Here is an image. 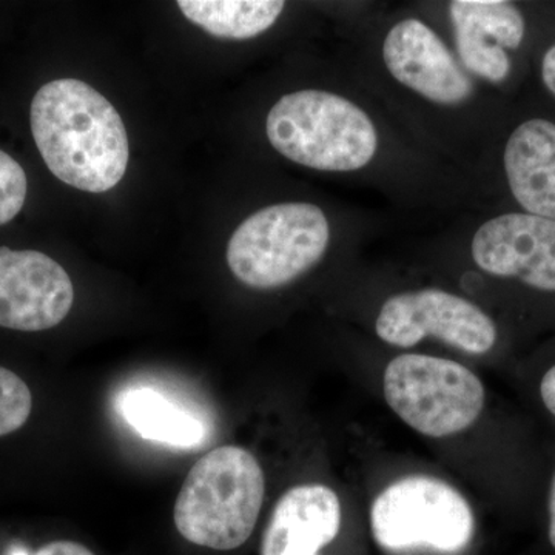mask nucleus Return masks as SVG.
<instances>
[{"label":"nucleus","mask_w":555,"mask_h":555,"mask_svg":"<svg viewBox=\"0 0 555 555\" xmlns=\"http://www.w3.org/2000/svg\"><path fill=\"white\" fill-rule=\"evenodd\" d=\"M387 72L401 86L440 105H459L473 94V80L456 64L454 54L425 22H398L383 42Z\"/></svg>","instance_id":"9d476101"},{"label":"nucleus","mask_w":555,"mask_h":555,"mask_svg":"<svg viewBox=\"0 0 555 555\" xmlns=\"http://www.w3.org/2000/svg\"><path fill=\"white\" fill-rule=\"evenodd\" d=\"M33 396L24 379L0 366V437L16 433L30 418Z\"/></svg>","instance_id":"f3484780"},{"label":"nucleus","mask_w":555,"mask_h":555,"mask_svg":"<svg viewBox=\"0 0 555 555\" xmlns=\"http://www.w3.org/2000/svg\"><path fill=\"white\" fill-rule=\"evenodd\" d=\"M375 331L390 346L408 349L434 337L473 356L489 352L496 341L494 321L483 310L440 288L406 292L387 299Z\"/></svg>","instance_id":"0eeeda50"},{"label":"nucleus","mask_w":555,"mask_h":555,"mask_svg":"<svg viewBox=\"0 0 555 555\" xmlns=\"http://www.w3.org/2000/svg\"><path fill=\"white\" fill-rule=\"evenodd\" d=\"M550 543L551 546L555 550V477L553 480V485H551V494H550Z\"/></svg>","instance_id":"4be33fe9"},{"label":"nucleus","mask_w":555,"mask_h":555,"mask_svg":"<svg viewBox=\"0 0 555 555\" xmlns=\"http://www.w3.org/2000/svg\"><path fill=\"white\" fill-rule=\"evenodd\" d=\"M27 175L17 160L0 150V225L17 217L27 199Z\"/></svg>","instance_id":"a211bd4d"},{"label":"nucleus","mask_w":555,"mask_h":555,"mask_svg":"<svg viewBox=\"0 0 555 555\" xmlns=\"http://www.w3.org/2000/svg\"><path fill=\"white\" fill-rule=\"evenodd\" d=\"M372 534L390 551L433 547L456 553L474 535V514L465 496L437 478L414 476L398 480L375 500Z\"/></svg>","instance_id":"423d86ee"},{"label":"nucleus","mask_w":555,"mask_h":555,"mask_svg":"<svg viewBox=\"0 0 555 555\" xmlns=\"http://www.w3.org/2000/svg\"><path fill=\"white\" fill-rule=\"evenodd\" d=\"M540 393L547 411L555 415V366L551 367L543 377Z\"/></svg>","instance_id":"aec40b11"},{"label":"nucleus","mask_w":555,"mask_h":555,"mask_svg":"<svg viewBox=\"0 0 555 555\" xmlns=\"http://www.w3.org/2000/svg\"><path fill=\"white\" fill-rule=\"evenodd\" d=\"M119 412L145 440L175 448H196L207 429L195 415L150 387H133L119 397Z\"/></svg>","instance_id":"ddd939ff"},{"label":"nucleus","mask_w":555,"mask_h":555,"mask_svg":"<svg viewBox=\"0 0 555 555\" xmlns=\"http://www.w3.org/2000/svg\"><path fill=\"white\" fill-rule=\"evenodd\" d=\"M451 14L454 25L456 50L466 69L489 82H503L509 76L511 61L506 51L496 46L483 33L477 30L469 21Z\"/></svg>","instance_id":"dca6fc26"},{"label":"nucleus","mask_w":555,"mask_h":555,"mask_svg":"<svg viewBox=\"0 0 555 555\" xmlns=\"http://www.w3.org/2000/svg\"><path fill=\"white\" fill-rule=\"evenodd\" d=\"M75 301L68 273L49 255L0 247V327L47 331L61 324Z\"/></svg>","instance_id":"6e6552de"},{"label":"nucleus","mask_w":555,"mask_h":555,"mask_svg":"<svg viewBox=\"0 0 555 555\" xmlns=\"http://www.w3.org/2000/svg\"><path fill=\"white\" fill-rule=\"evenodd\" d=\"M190 22L222 39H251L268 31L283 13L281 0H179Z\"/></svg>","instance_id":"4468645a"},{"label":"nucleus","mask_w":555,"mask_h":555,"mask_svg":"<svg viewBox=\"0 0 555 555\" xmlns=\"http://www.w3.org/2000/svg\"><path fill=\"white\" fill-rule=\"evenodd\" d=\"M266 133L284 158L313 170H360L378 150L371 116L352 101L323 90L281 98L270 108Z\"/></svg>","instance_id":"7ed1b4c3"},{"label":"nucleus","mask_w":555,"mask_h":555,"mask_svg":"<svg viewBox=\"0 0 555 555\" xmlns=\"http://www.w3.org/2000/svg\"><path fill=\"white\" fill-rule=\"evenodd\" d=\"M264 491V473L247 449H214L190 469L175 503V525L190 543L236 550L257 526Z\"/></svg>","instance_id":"f03ea898"},{"label":"nucleus","mask_w":555,"mask_h":555,"mask_svg":"<svg viewBox=\"0 0 555 555\" xmlns=\"http://www.w3.org/2000/svg\"><path fill=\"white\" fill-rule=\"evenodd\" d=\"M328 243L331 224L315 204H275L241 222L229 241L228 264L248 287L276 288L320 262Z\"/></svg>","instance_id":"20e7f679"},{"label":"nucleus","mask_w":555,"mask_h":555,"mask_svg":"<svg viewBox=\"0 0 555 555\" xmlns=\"http://www.w3.org/2000/svg\"><path fill=\"white\" fill-rule=\"evenodd\" d=\"M11 555H94L89 547L80 545V543L68 542H51L49 545L40 547L35 554H28L25 550L14 551Z\"/></svg>","instance_id":"6ab92c4d"},{"label":"nucleus","mask_w":555,"mask_h":555,"mask_svg":"<svg viewBox=\"0 0 555 555\" xmlns=\"http://www.w3.org/2000/svg\"><path fill=\"white\" fill-rule=\"evenodd\" d=\"M449 13L469 21L486 38L502 47L516 50L524 42L525 17L517 7L503 0H455L449 3Z\"/></svg>","instance_id":"2eb2a0df"},{"label":"nucleus","mask_w":555,"mask_h":555,"mask_svg":"<svg viewBox=\"0 0 555 555\" xmlns=\"http://www.w3.org/2000/svg\"><path fill=\"white\" fill-rule=\"evenodd\" d=\"M383 392L406 425L434 438L463 433L485 406V387L469 369L418 353L393 358L387 364Z\"/></svg>","instance_id":"39448f33"},{"label":"nucleus","mask_w":555,"mask_h":555,"mask_svg":"<svg viewBox=\"0 0 555 555\" xmlns=\"http://www.w3.org/2000/svg\"><path fill=\"white\" fill-rule=\"evenodd\" d=\"M507 184L526 214L555 221V124L529 119L505 147Z\"/></svg>","instance_id":"f8f14e48"},{"label":"nucleus","mask_w":555,"mask_h":555,"mask_svg":"<svg viewBox=\"0 0 555 555\" xmlns=\"http://www.w3.org/2000/svg\"><path fill=\"white\" fill-rule=\"evenodd\" d=\"M542 79L546 89L555 96V46L551 47L543 56Z\"/></svg>","instance_id":"412c9836"},{"label":"nucleus","mask_w":555,"mask_h":555,"mask_svg":"<svg viewBox=\"0 0 555 555\" xmlns=\"http://www.w3.org/2000/svg\"><path fill=\"white\" fill-rule=\"evenodd\" d=\"M470 254L486 273L555 292L554 219L529 214L489 219L474 235Z\"/></svg>","instance_id":"1a4fd4ad"},{"label":"nucleus","mask_w":555,"mask_h":555,"mask_svg":"<svg viewBox=\"0 0 555 555\" xmlns=\"http://www.w3.org/2000/svg\"><path fill=\"white\" fill-rule=\"evenodd\" d=\"M36 147L51 173L82 192L104 193L119 184L130 147L118 109L89 83L57 79L31 102Z\"/></svg>","instance_id":"f257e3e1"},{"label":"nucleus","mask_w":555,"mask_h":555,"mask_svg":"<svg viewBox=\"0 0 555 555\" xmlns=\"http://www.w3.org/2000/svg\"><path fill=\"white\" fill-rule=\"evenodd\" d=\"M341 503L331 488L299 485L281 496L262 537L261 555H318L337 539Z\"/></svg>","instance_id":"9b49d317"}]
</instances>
